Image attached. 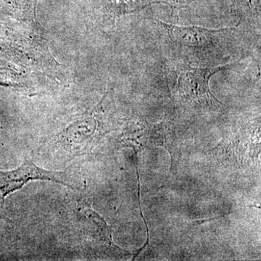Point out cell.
<instances>
[{"label": "cell", "instance_id": "6da1fadb", "mask_svg": "<svg viewBox=\"0 0 261 261\" xmlns=\"http://www.w3.org/2000/svg\"><path fill=\"white\" fill-rule=\"evenodd\" d=\"M32 180L55 181L73 190L76 188L77 183L68 173L43 169L36 166L32 160L27 159L16 169L10 171H0V191L3 195L2 205L4 206L7 196L23 188L25 184Z\"/></svg>", "mask_w": 261, "mask_h": 261}, {"label": "cell", "instance_id": "7a4b0ae2", "mask_svg": "<svg viewBox=\"0 0 261 261\" xmlns=\"http://www.w3.org/2000/svg\"><path fill=\"white\" fill-rule=\"evenodd\" d=\"M228 67L221 66L212 68H196L187 66L178 74V87L190 97L200 102L214 106L216 103L222 104L214 97L209 87V80L214 73L227 69Z\"/></svg>", "mask_w": 261, "mask_h": 261}, {"label": "cell", "instance_id": "3957f363", "mask_svg": "<svg viewBox=\"0 0 261 261\" xmlns=\"http://www.w3.org/2000/svg\"><path fill=\"white\" fill-rule=\"evenodd\" d=\"M162 28L168 33L173 42L184 47L206 48L211 45L214 36L226 29H207L198 27H181L159 21Z\"/></svg>", "mask_w": 261, "mask_h": 261}, {"label": "cell", "instance_id": "277c9868", "mask_svg": "<svg viewBox=\"0 0 261 261\" xmlns=\"http://www.w3.org/2000/svg\"><path fill=\"white\" fill-rule=\"evenodd\" d=\"M149 145L164 147L171 158V168L177 164L181 156L182 142L178 138L173 126L168 123L151 125Z\"/></svg>", "mask_w": 261, "mask_h": 261}, {"label": "cell", "instance_id": "5b68a950", "mask_svg": "<svg viewBox=\"0 0 261 261\" xmlns=\"http://www.w3.org/2000/svg\"><path fill=\"white\" fill-rule=\"evenodd\" d=\"M82 212L87 219V227L89 231L92 233V238L102 240L106 243L113 245L112 237H111V228L104 219L97 214L95 211L87 205H80Z\"/></svg>", "mask_w": 261, "mask_h": 261}, {"label": "cell", "instance_id": "8992f818", "mask_svg": "<svg viewBox=\"0 0 261 261\" xmlns=\"http://www.w3.org/2000/svg\"><path fill=\"white\" fill-rule=\"evenodd\" d=\"M3 207V206H2L1 208H0V219H4L5 220V221L11 222V221H10V220L8 219V218H7L6 216H5V215H3V212H2V207Z\"/></svg>", "mask_w": 261, "mask_h": 261}]
</instances>
